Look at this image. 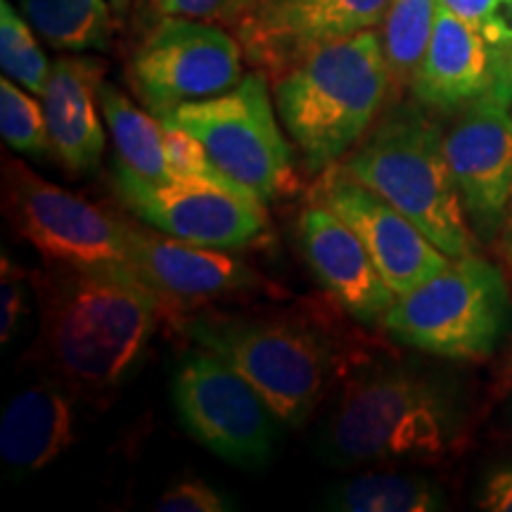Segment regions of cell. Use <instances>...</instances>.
I'll list each match as a JSON object with an SVG mask.
<instances>
[{"label":"cell","mask_w":512,"mask_h":512,"mask_svg":"<svg viewBox=\"0 0 512 512\" xmlns=\"http://www.w3.org/2000/svg\"><path fill=\"white\" fill-rule=\"evenodd\" d=\"M503 247H505V259H508L510 280H512V207H510L508 221H505V228H503Z\"/></svg>","instance_id":"cell-33"},{"label":"cell","mask_w":512,"mask_h":512,"mask_svg":"<svg viewBox=\"0 0 512 512\" xmlns=\"http://www.w3.org/2000/svg\"><path fill=\"white\" fill-rule=\"evenodd\" d=\"M114 17H117L119 24H124V19L128 17V12L136 8V0H110Z\"/></svg>","instance_id":"cell-34"},{"label":"cell","mask_w":512,"mask_h":512,"mask_svg":"<svg viewBox=\"0 0 512 512\" xmlns=\"http://www.w3.org/2000/svg\"><path fill=\"white\" fill-rule=\"evenodd\" d=\"M444 150L472 233L496 240L512 207V105L491 93L472 100L444 136Z\"/></svg>","instance_id":"cell-14"},{"label":"cell","mask_w":512,"mask_h":512,"mask_svg":"<svg viewBox=\"0 0 512 512\" xmlns=\"http://www.w3.org/2000/svg\"><path fill=\"white\" fill-rule=\"evenodd\" d=\"M306 264L335 302L361 323H380L396 292L377 271L361 238L325 204L311 200L297 221Z\"/></svg>","instance_id":"cell-16"},{"label":"cell","mask_w":512,"mask_h":512,"mask_svg":"<svg viewBox=\"0 0 512 512\" xmlns=\"http://www.w3.org/2000/svg\"><path fill=\"white\" fill-rule=\"evenodd\" d=\"M3 209L48 266L133 268L121 216L46 181L17 159L3 162Z\"/></svg>","instance_id":"cell-8"},{"label":"cell","mask_w":512,"mask_h":512,"mask_svg":"<svg viewBox=\"0 0 512 512\" xmlns=\"http://www.w3.org/2000/svg\"><path fill=\"white\" fill-rule=\"evenodd\" d=\"M479 508L491 512H512V465H503L484 479Z\"/></svg>","instance_id":"cell-31"},{"label":"cell","mask_w":512,"mask_h":512,"mask_svg":"<svg viewBox=\"0 0 512 512\" xmlns=\"http://www.w3.org/2000/svg\"><path fill=\"white\" fill-rule=\"evenodd\" d=\"M124 238L133 271L164 299L171 316H178L185 302L275 290L256 268L228 254V249L192 245L131 219H124Z\"/></svg>","instance_id":"cell-15"},{"label":"cell","mask_w":512,"mask_h":512,"mask_svg":"<svg viewBox=\"0 0 512 512\" xmlns=\"http://www.w3.org/2000/svg\"><path fill=\"white\" fill-rule=\"evenodd\" d=\"M98 102L117 145L119 162L150 181H185L171 166L164 124L155 114L133 105L110 81L100 83Z\"/></svg>","instance_id":"cell-20"},{"label":"cell","mask_w":512,"mask_h":512,"mask_svg":"<svg viewBox=\"0 0 512 512\" xmlns=\"http://www.w3.org/2000/svg\"><path fill=\"white\" fill-rule=\"evenodd\" d=\"M74 444V394L62 382L19 392L0 420V458L19 475L48 467Z\"/></svg>","instance_id":"cell-19"},{"label":"cell","mask_w":512,"mask_h":512,"mask_svg":"<svg viewBox=\"0 0 512 512\" xmlns=\"http://www.w3.org/2000/svg\"><path fill=\"white\" fill-rule=\"evenodd\" d=\"M181 330L238 370L287 427L309 420L339 368L328 339L292 316H195Z\"/></svg>","instance_id":"cell-5"},{"label":"cell","mask_w":512,"mask_h":512,"mask_svg":"<svg viewBox=\"0 0 512 512\" xmlns=\"http://www.w3.org/2000/svg\"><path fill=\"white\" fill-rule=\"evenodd\" d=\"M114 192L136 219L171 238L216 249H245L268 235L266 204L195 181H150L114 162Z\"/></svg>","instance_id":"cell-11"},{"label":"cell","mask_w":512,"mask_h":512,"mask_svg":"<svg viewBox=\"0 0 512 512\" xmlns=\"http://www.w3.org/2000/svg\"><path fill=\"white\" fill-rule=\"evenodd\" d=\"M164 133H166V150H169L171 166H174L176 174L185 178V181L211 185V188L226 190L230 195L245 197V200L264 202L252 188H247L245 183L235 181L233 176L226 174V171H223L221 166L209 157V152L204 150L200 140L188 136V133L181 131V128L166 126V124H164Z\"/></svg>","instance_id":"cell-26"},{"label":"cell","mask_w":512,"mask_h":512,"mask_svg":"<svg viewBox=\"0 0 512 512\" xmlns=\"http://www.w3.org/2000/svg\"><path fill=\"white\" fill-rule=\"evenodd\" d=\"M275 110L306 171L347 157L387 110L392 76L377 29L328 43L275 76Z\"/></svg>","instance_id":"cell-3"},{"label":"cell","mask_w":512,"mask_h":512,"mask_svg":"<svg viewBox=\"0 0 512 512\" xmlns=\"http://www.w3.org/2000/svg\"><path fill=\"white\" fill-rule=\"evenodd\" d=\"M41 356L72 394L105 399L143 361L169 306L133 268L48 266L36 278Z\"/></svg>","instance_id":"cell-1"},{"label":"cell","mask_w":512,"mask_h":512,"mask_svg":"<svg viewBox=\"0 0 512 512\" xmlns=\"http://www.w3.org/2000/svg\"><path fill=\"white\" fill-rule=\"evenodd\" d=\"M342 166L411 219L451 259L477 254V235L460 202L444 136L420 105H387Z\"/></svg>","instance_id":"cell-4"},{"label":"cell","mask_w":512,"mask_h":512,"mask_svg":"<svg viewBox=\"0 0 512 512\" xmlns=\"http://www.w3.org/2000/svg\"><path fill=\"white\" fill-rule=\"evenodd\" d=\"M0 133L5 145L29 157L50 155V133L43 102L31 98L10 76L0 79Z\"/></svg>","instance_id":"cell-25"},{"label":"cell","mask_w":512,"mask_h":512,"mask_svg":"<svg viewBox=\"0 0 512 512\" xmlns=\"http://www.w3.org/2000/svg\"><path fill=\"white\" fill-rule=\"evenodd\" d=\"M328 508L342 512H434L446 501L439 486L420 475L366 472L344 479L328 494Z\"/></svg>","instance_id":"cell-22"},{"label":"cell","mask_w":512,"mask_h":512,"mask_svg":"<svg viewBox=\"0 0 512 512\" xmlns=\"http://www.w3.org/2000/svg\"><path fill=\"white\" fill-rule=\"evenodd\" d=\"M491 67V95L512 105V0H496L479 24Z\"/></svg>","instance_id":"cell-27"},{"label":"cell","mask_w":512,"mask_h":512,"mask_svg":"<svg viewBox=\"0 0 512 512\" xmlns=\"http://www.w3.org/2000/svg\"><path fill=\"white\" fill-rule=\"evenodd\" d=\"M22 15L50 48L105 53L119 27L110 0H19Z\"/></svg>","instance_id":"cell-21"},{"label":"cell","mask_w":512,"mask_h":512,"mask_svg":"<svg viewBox=\"0 0 512 512\" xmlns=\"http://www.w3.org/2000/svg\"><path fill=\"white\" fill-rule=\"evenodd\" d=\"M411 91L422 107L441 112L460 110L489 93L491 67L482 29L439 5Z\"/></svg>","instance_id":"cell-18"},{"label":"cell","mask_w":512,"mask_h":512,"mask_svg":"<svg viewBox=\"0 0 512 512\" xmlns=\"http://www.w3.org/2000/svg\"><path fill=\"white\" fill-rule=\"evenodd\" d=\"M240 41L221 24L190 17H162L143 29L128 62V81L147 112L162 119L188 102L214 98L238 86Z\"/></svg>","instance_id":"cell-9"},{"label":"cell","mask_w":512,"mask_h":512,"mask_svg":"<svg viewBox=\"0 0 512 512\" xmlns=\"http://www.w3.org/2000/svg\"><path fill=\"white\" fill-rule=\"evenodd\" d=\"M155 508L162 512H223L233 505L204 479H181L159 496Z\"/></svg>","instance_id":"cell-30"},{"label":"cell","mask_w":512,"mask_h":512,"mask_svg":"<svg viewBox=\"0 0 512 512\" xmlns=\"http://www.w3.org/2000/svg\"><path fill=\"white\" fill-rule=\"evenodd\" d=\"M394 0H247L235 31L249 64L280 76L313 50L380 29Z\"/></svg>","instance_id":"cell-12"},{"label":"cell","mask_w":512,"mask_h":512,"mask_svg":"<svg viewBox=\"0 0 512 512\" xmlns=\"http://www.w3.org/2000/svg\"><path fill=\"white\" fill-rule=\"evenodd\" d=\"M503 273L477 254L448 261L444 271L396 297L380 320L396 342L432 356L484 361L508 325Z\"/></svg>","instance_id":"cell-6"},{"label":"cell","mask_w":512,"mask_h":512,"mask_svg":"<svg viewBox=\"0 0 512 512\" xmlns=\"http://www.w3.org/2000/svg\"><path fill=\"white\" fill-rule=\"evenodd\" d=\"M171 401L197 444L238 467L271 460L278 415L233 366L211 351L185 354L171 380Z\"/></svg>","instance_id":"cell-10"},{"label":"cell","mask_w":512,"mask_h":512,"mask_svg":"<svg viewBox=\"0 0 512 512\" xmlns=\"http://www.w3.org/2000/svg\"><path fill=\"white\" fill-rule=\"evenodd\" d=\"M247 0H136L138 27H150L162 17H190L216 24H235Z\"/></svg>","instance_id":"cell-28"},{"label":"cell","mask_w":512,"mask_h":512,"mask_svg":"<svg viewBox=\"0 0 512 512\" xmlns=\"http://www.w3.org/2000/svg\"><path fill=\"white\" fill-rule=\"evenodd\" d=\"M0 67L24 91L43 98L53 62H48L29 19L10 0H0Z\"/></svg>","instance_id":"cell-24"},{"label":"cell","mask_w":512,"mask_h":512,"mask_svg":"<svg viewBox=\"0 0 512 512\" xmlns=\"http://www.w3.org/2000/svg\"><path fill=\"white\" fill-rule=\"evenodd\" d=\"M311 200L325 204L354 230L396 297L427 283L451 261L411 219L351 176L339 162L320 171L311 188Z\"/></svg>","instance_id":"cell-13"},{"label":"cell","mask_w":512,"mask_h":512,"mask_svg":"<svg viewBox=\"0 0 512 512\" xmlns=\"http://www.w3.org/2000/svg\"><path fill=\"white\" fill-rule=\"evenodd\" d=\"M107 64L100 57L69 53L57 57L43 93L50 155L72 174H93L105 155V128L98 114V88Z\"/></svg>","instance_id":"cell-17"},{"label":"cell","mask_w":512,"mask_h":512,"mask_svg":"<svg viewBox=\"0 0 512 512\" xmlns=\"http://www.w3.org/2000/svg\"><path fill=\"white\" fill-rule=\"evenodd\" d=\"M266 76L254 69L230 91L176 107L159 121L200 140L226 174L264 202H275L297 190V174L292 147L275 119Z\"/></svg>","instance_id":"cell-7"},{"label":"cell","mask_w":512,"mask_h":512,"mask_svg":"<svg viewBox=\"0 0 512 512\" xmlns=\"http://www.w3.org/2000/svg\"><path fill=\"white\" fill-rule=\"evenodd\" d=\"M463 434V413L446 384L413 368L356 375L323 422L318 453L332 467L446 458Z\"/></svg>","instance_id":"cell-2"},{"label":"cell","mask_w":512,"mask_h":512,"mask_svg":"<svg viewBox=\"0 0 512 512\" xmlns=\"http://www.w3.org/2000/svg\"><path fill=\"white\" fill-rule=\"evenodd\" d=\"M437 0H394L382 22V50L394 95L411 88L437 19Z\"/></svg>","instance_id":"cell-23"},{"label":"cell","mask_w":512,"mask_h":512,"mask_svg":"<svg viewBox=\"0 0 512 512\" xmlns=\"http://www.w3.org/2000/svg\"><path fill=\"white\" fill-rule=\"evenodd\" d=\"M29 273L3 254L0 259V342L8 344L17 335L19 320L27 311V287Z\"/></svg>","instance_id":"cell-29"},{"label":"cell","mask_w":512,"mask_h":512,"mask_svg":"<svg viewBox=\"0 0 512 512\" xmlns=\"http://www.w3.org/2000/svg\"><path fill=\"white\" fill-rule=\"evenodd\" d=\"M437 3L479 27V24L484 22V17L489 15L491 8L496 5V0H437Z\"/></svg>","instance_id":"cell-32"}]
</instances>
